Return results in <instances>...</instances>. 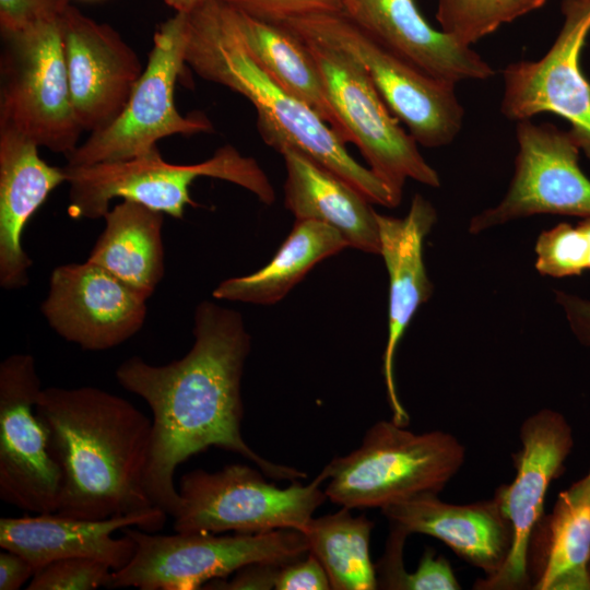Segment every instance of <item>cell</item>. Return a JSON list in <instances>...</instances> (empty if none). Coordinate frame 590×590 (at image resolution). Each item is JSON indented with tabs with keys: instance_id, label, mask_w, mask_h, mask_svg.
Here are the masks:
<instances>
[{
	"instance_id": "cell-1",
	"label": "cell",
	"mask_w": 590,
	"mask_h": 590,
	"mask_svg": "<svg viewBox=\"0 0 590 590\" xmlns=\"http://www.w3.org/2000/svg\"><path fill=\"white\" fill-rule=\"evenodd\" d=\"M192 333L193 344L179 359L152 365L132 356L115 371L119 385L142 398L153 414L145 489L172 517L179 503L176 468L209 447L236 452L274 480L307 476L263 459L243 438L241 378L251 339L241 315L203 300L196 307Z\"/></svg>"
},
{
	"instance_id": "cell-2",
	"label": "cell",
	"mask_w": 590,
	"mask_h": 590,
	"mask_svg": "<svg viewBox=\"0 0 590 590\" xmlns=\"http://www.w3.org/2000/svg\"><path fill=\"white\" fill-rule=\"evenodd\" d=\"M36 412L61 472L57 514L106 519L156 507L145 489L152 420L96 387L42 389Z\"/></svg>"
},
{
	"instance_id": "cell-3",
	"label": "cell",
	"mask_w": 590,
	"mask_h": 590,
	"mask_svg": "<svg viewBox=\"0 0 590 590\" xmlns=\"http://www.w3.org/2000/svg\"><path fill=\"white\" fill-rule=\"evenodd\" d=\"M186 64L200 78L246 97L257 113L263 141L280 154L295 149L339 176L369 202H400L367 167L356 162L335 131L305 102L284 88L248 49L238 12L223 0H206L188 14Z\"/></svg>"
},
{
	"instance_id": "cell-4",
	"label": "cell",
	"mask_w": 590,
	"mask_h": 590,
	"mask_svg": "<svg viewBox=\"0 0 590 590\" xmlns=\"http://www.w3.org/2000/svg\"><path fill=\"white\" fill-rule=\"evenodd\" d=\"M464 461L465 448L452 434H415L382 420L366 432L358 448L326 465L324 493L344 508H382L421 494H439Z\"/></svg>"
},
{
	"instance_id": "cell-5",
	"label": "cell",
	"mask_w": 590,
	"mask_h": 590,
	"mask_svg": "<svg viewBox=\"0 0 590 590\" xmlns=\"http://www.w3.org/2000/svg\"><path fill=\"white\" fill-rule=\"evenodd\" d=\"M70 185L68 212L72 219H99L115 198L131 200L152 210L182 219L187 205L196 206L190 186L199 177H212L238 185L264 204L273 203L274 189L252 157L233 145L219 148L196 164L166 162L157 148L140 156L85 166H63Z\"/></svg>"
},
{
	"instance_id": "cell-6",
	"label": "cell",
	"mask_w": 590,
	"mask_h": 590,
	"mask_svg": "<svg viewBox=\"0 0 590 590\" xmlns=\"http://www.w3.org/2000/svg\"><path fill=\"white\" fill-rule=\"evenodd\" d=\"M278 22L356 58L391 114L406 126L417 144L445 146L460 132L464 110L456 84L428 75L399 57L344 11L310 12Z\"/></svg>"
},
{
	"instance_id": "cell-7",
	"label": "cell",
	"mask_w": 590,
	"mask_h": 590,
	"mask_svg": "<svg viewBox=\"0 0 590 590\" xmlns=\"http://www.w3.org/2000/svg\"><path fill=\"white\" fill-rule=\"evenodd\" d=\"M134 542L130 562L114 570L111 588L196 590L252 563L285 564L308 553L306 535L296 529L261 533L157 534L123 528Z\"/></svg>"
},
{
	"instance_id": "cell-8",
	"label": "cell",
	"mask_w": 590,
	"mask_h": 590,
	"mask_svg": "<svg viewBox=\"0 0 590 590\" xmlns=\"http://www.w3.org/2000/svg\"><path fill=\"white\" fill-rule=\"evenodd\" d=\"M60 15L1 33L0 123L67 158L83 130L71 103Z\"/></svg>"
},
{
	"instance_id": "cell-9",
	"label": "cell",
	"mask_w": 590,
	"mask_h": 590,
	"mask_svg": "<svg viewBox=\"0 0 590 590\" xmlns=\"http://www.w3.org/2000/svg\"><path fill=\"white\" fill-rule=\"evenodd\" d=\"M327 479L324 467L309 484L295 480L281 488L245 464H228L214 472L192 470L179 482L174 530L215 534L303 531L327 498L321 489Z\"/></svg>"
},
{
	"instance_id": "cell-10",
	"label": "cell",
	"mask_w": 590,
	"mask_h": 590,
	"mask_svg": "<svg viewBox=\"0 0 590 590\" xmlns=\"http://www.w3.org/2000/svg\"><path fill=\"white\" fill-rule=\"evenodd\" d=\"M299 36L320 70L339 138L358 148L368 168L399 202L406 179L438 188V173L391 114L359 61L339 47Z\"/></svg>"
},
{
	"instance_id": "cell-11",
	"label": "cell",
	"mask_w": 590,
	"mask_h": 590,
	"mask_svg": "<svg viewBox=\"0 0 590 590\" xmlns=\"http://www.w3.org/2000/svg\"><path fill=\"white\" fill-rule=\"evenodd\" d=\"M187 35L188 14L176 13L160 24L126 107L113 123L79 144L67 157V165L129 160L152 151L166 137L213 132L204 114L182 116L175 106V85L186 66Z\"/></svg>"
},
{
	"instance_id": "cell-12",
	"label": "cell",
	"mask_w": 590,
	"mask_h": 590,
	"mask_svg": "<svg viewBox=\"0 0 590 590\" xmlns=\"http://www.w3.org/2000/svg\"><path fill=\"white\" fill-rule=\"evenodd\" d=\"M40 379L31 354L0 364V498L33 514L57 512L61 472L36 412Z\"/></svg>"
},
{
	"instance_id": "cell-13",
	"label": "cell",
	"mask_w": 590,
	"mask_h": 590,
	"mask_svg": "<svg viewBox=\"0 0 590 590\" xmlns=\"http://www.w3.org/2000/svg\"><path fill=\"white\" fill-rule=\"evenodd\" d=\"M514 176L498 204L474 215L470 234L536 214L590 217V179L569 131L550 122L518 121Z\"/></svg>"
},
{
	"instance_id": "cell-14",
	"label": "cell",
	"mask_w": 590,
	"mask_h": 590,
	"mask_svg": "<svg viewBox=\"0 0 590 590\" xmlns=\"http://www.w3.org/2000/svg\"><path fill=\"white\" fill-rule=\"evenodd\" d=\"M521 447L512 453L516 475L495 491L500 509L512 530V542L502 569L477 579L475 590L531 589L529 547L532 533L544 516L546 492L564 469L574 447L573 429L558 411L541 409L523 420Z\"/></svg>"
},
{
	"instance_id": "cell-15",
	"label": "cell",
	"mask_w": 590,
	"mask_h": 590,
	"mask_svg": "<svg viewBox=\"0 0 590 590\" xmlns=\"http://www.w3.org/2000/svg\"><path fill=\"white\" fill-rule=\"evenodd\" d=\"M562 11L563 26L547 52L503 70L502 113L517 121L542 113L558 115L590 160V82L580 66L590 33V0H563Z\"/></svg>"
},
{
	"instance_id": "cell-16",
	"label": "cell",
	"mask_w": 590,
	"mask_h": 590,
	"mask_svg": "<svg viewBox=\"0 0 590 590\" xmlns=\"http://www.w3.org/2000/svg\"><path fill=\"white\" fill-rule=\"evenodd\" d=\"M146 298L104 268L86 260L56 267L40 309L66 341L85 351L113 349L137 334Z\"/></svg>"
},
{
	"instance_id": "cell-17",
	"label": "cell",
	"mask_w": 590,
	"mask_h": 590,
	"mask_svg": "<svg viewBox=\"0 0 590 590\" xmlns=\"http://www.w3.org/2000/svg\"><path fill=\"white\" fill-rule=\"evenodd\" d=\"M71 103L83 131H99L126 107L143 72L138 54L110 25L69 4L60 15Z\"/></svg>"
},
{
	"instance_id": "cell-18",
	"label": "cell",
	"mask_w": 590,
	"mask_h": 590,
	"mask_svg": "<svg viewBox=\"0 0 590 590\" xmlns=\"http://www.w3.org/2000/svg\"><path fill=\"white\" fill-rule=\"evenodd\" d=\"M167 512L158 507L106 519H81L57 512L0 519V546L27 558L36 570L68 557H88L108 564L114 570L125 567L133 556L134 542L126 534L113 533L127 527L157 532Z\"/></svg>"
},
{
	"instance_id": "cell-19",
	"label": "cell",
	"mask_w": 590,
	"mask_h": 590,
	"mask_svg": "<svg viewBox=\"0 0 590 590\" xmlns=\"http://www.w3.org/2000/svg\"><path fill=\"white\" fill-rule=\"evenodd\" d=\"M437 220L434 205L414 194L403 217L377 212L380 252L389 275L388 337L382 357V375L392 421L408 426L410 416L402 405L394 380V357L399 343L418 308L434 291L424 259L423 245Z\"/></svg>"
},
{
	"instance_id": "cell-20",
	"label": "cell",
	"mask_w": 590,
	"mask_h": 590,
	"mask_svg": "<svg viewBox=\"0 0 590 590\" xmlns=\"http://www.w3.org/2000/svg\"><path fill=\"white\" fill-rule=\"evenodd\" d=\"M381 509L391 528L405 534L438 539L484 577L504 566L512 542V530L494 495L472 504H449L438 494H421Z\"/></svg>"
},
{
	"instance_id": "cell-21",
	"label": "cell",
	"mask_w": 590,
	"mask_h": 590,
	"mask_svg": "<svg viewBox=\"0 0 590 590\" xmlns=\"http://www.w3.org/2000/svg\"><path fill=\"white\" fill-rule=\"evenodd\" d=\"M343 11L392 52L438 80H485L492 67L471 46L434 28L414 0H344Z\"/></svg>"
},
{
	"instance_id": "cell-22",
	"label": "cell",
	"mask_w": 590,
	"mask_h": 590,
	"mask_svg": "<svg viewBox=\"0 0 590 590\" xmlns=\"http://www.w3.org/2000/svg\"><path fill=\"white\" fill-rule=\"evenodd\" d=\"M38 145L16 129L0 123V286L17 290L28 283L32 260L24 251V228L49 193L67 176L50 166Z\"/></svg>"
},
{
	"instance_id": "cell-23",
	"label": "cell",
	"mask_w": 590,
	"mask_h": 590,
	"mask_svg": "<svg viewBox=\"0 0 590 590\" xmlns=\"http://www.w3.org/2000/svg\"><path fill=\"white\" fill-rule=\"evenodd\" d=\"M284 204L295 220H312L335 228L347 246L379 255L377 212L362 193L295 149H285Z\"/></svg>"
},
{
	"instance_id": "cell-24",
	"label": "cell",
	"mask_w": 590,
	"mask_h": 590,
	"mask_svg": "<svg viewBox=\"0 0 590 590\" xmlns=\"http://www.w3.org/2000/svg\"><path fill=\"white\" fill-rule=\"evenodd\" d=\"M590 470L562 491L529 547L533 590H590Z\"/></svg>"
},
{
	"instance_id": "cell-25",
	"label": "cell",
	"mask_w": 590,
	"mask_h": 590,
	"mask_svg": "<svg viewBox=\"0 0 590 590\" xmlns=\"http://www.w3.org/2000/svg\"><path fill=\"white\" fill-rule=\"evenodd\" d=\"M104 219L105 228L87 260L150 298L164 276V213L123 200Z\"/></svg>"
},
{
	"instance_id": "cell-26",
	"label": "cell",
	"mask_w": 590,
	"mask_h": 590,
	"mask_svg": "<svg viewBox=\"0 0 590 590\" xmlns=\"http://www.w3.org/2000/svg\"><path fill=\"white\" fill-rule=\"evenodd\" d=\"M347 246L333 227L312 220H295L294 226L267 266L222 281L213 291L219 300L273 305L284 298L307 273Z\"/></svg>"
},
{
	"instance_id": "cell-27",
	"label": "cell",
	"mask_w": 590,
	"mask_h": 590,
	"mask_svg": "<svg viewBox=\"0 0 590 590\" xmlns=\"http://www.w3.org/2000/svg\"><path fill=\"white\" fill-rule=\"evenodd\" d=\"M237 12L244 40L257 61L337 133L320 70L304 38L281 22Z\"/></svg>"
},
{
	"instance_id": "cell-28",
	"label": "cell",
	"mask_w": 590,
	"mask_h": 590,
	"mask_svg": "<svg viewBox=\"0 0 590 590\" xmlns=\"http://www.w3.org/2000/svg\"><path fill=\"white\" fill-rule=\"evenodd\" d=\"M374 522L342 507L334 514L311 518L302 531L309 551L323 566L332 590L378 589L369 555Z\"/></svg>"
},
{
	"instance_id": "cell-29",
	"label": "cell",
	"mask_w": 590,
	"mask_h": 590,
	"mask_svg": "<svg viewBox=\"0 0 590 590\" xmlns=\"http://www.w3.org/2000/svg\"><path fill=\"white\" fill-rule=\"evenodd\" d=\"M546 0H438L437 20L441 30L471 46L544 5Z\"/></svg>"
},
{
	"instance_id": "cell-30",
	"label": "cell",
	"mask_w": 590,
	"mask_h": 590,
	"mask_svg": "<svg viewBox=\"0 0 590 590\" xmlns=\"http://www.w3.org/2000/svg\"><path fill=\"white\" fill-rule=\"evenodd\" d=\"M404 542L389 539L382 557L375 565L377 586L390 590H459L450 563L426 546L417 568L406 573L403 565Z\"/></svg>"
},
{
	"instance_id": "cell-31",
	"label": "cell",
	"mask_w": 590,
	"mask_h": 590,
	"mask_svg": "<svg viewBox=\"0 0 590 590\" xmlns=\"http://www.w3.org/2000/svg\"><path fill=\"white\" fill-rule=\"evenodd\" d=\"M534 250L535 269L544 276L562 279L590 271V217L576 226L563 222L542 231Z\"/></svg>"
},
{
	"instance_id": "cell-32",
	"label": "cell",
	"mask_w": 590,
	"mask_h": 590,
	"mask_svg": "<svg viewBox=\"0 0 590 590\" xmlns=\"http://www.w3.org/2000/svg\"><path fill=\"white\" fill-rule=\"evenodd\" d=\"M114 569L106 563L88 557H68L38 568L28 590H94L111 588Z\"/></svg>"
},
{
	"instance_id": "cell-33",
	"label": "cell",
	"mask_w": 590,
	"mask_h": 590,
	"mask_svg": "<svg viewBox=\"0 0 590 590\" xmlns=\"http://www.w3.org/2000/svg\"><path fill=\"white\" fill-rule=\"evenodd\" d=\"M247 14L281 21L290 16L318 12L343 11L344 0H223Z\"/></svg>"
},
{
	"instance_id": "cell-34",
	"label": "cell",
	"mask_w": 590,
	"mask_h": 590,
	"mask_svg": "<svg viewBox=\"0 0 590 590\" xmlns=\"http://www.w3.org/2000/svg\"><path fill=\"white\" fill-rule=\"evenodd\" d=\"M70 0H0L1 33L19 31L37 20L60 15Z\"/></svg>"
},
{
	"instance_id": "cell-35",
	"label": "cell",
	"mask_w": 590,
	"mask_h": 590,
	"mask_svg": "<svg viewBox=\"0 0 590 590\" xmlns=\"http://www.w3.org/2000/svg\"><path fill=\"white\" fill-rule=\"evenodd\" d=\"M276 590H328L331 589L328 575L318 558L307 553L280 566L274 581Z\"/></svg>"
},
{
	"instance_id": "cell-36",
	"label": "cell",
	"mask_w": 590,
	"mask_h": 590,
	"mask_svg": "<svg viewBox=\"0 0 590 590\" xmlns=\"http://www.w3.org/2000/svg\"><path fill=\"white\" fill-rule=\"evenodd\" d=\"M278 563H252L235 571L231 580L225 578L206 582L202 589L243 590L274 589V581L280 566Z\"/></svg>"
},
{
	"instance_id": "cell-37",
	"label": "cell",
	"mask_w": 590,
	"mask_h": 590,
	"mask_svg": "<svg viewBox=\"0 0 590 590\" xmlns=\"http://www.w3.org/2000/svg\"><path fill=\"white\" fill-rule=\"evenodd\" d=\"M555 298L576 339L590 347V299L563 291H555Z\"/></svg>"
},
{
	"instance_id": "cell-38",
	"label": "cell",
	"mask_w": 590,
	"mask_h": 590,
	"mask_svg": "<svg viewBox=\"0 0 590 590\" xmlns=\"http://www.w3.org/2000/svg\"><path fill=\"white\" fill-rule=\"evenodd\" d=\"M36 568L24 556L2 548L0 553V590H17L34 576Z\"/></svg>"
},
{
	"instance_id": "cell-39",
	"label": "cell",
	"mask_w": 590,
	"mask_h": 590,
	"mask_svg": "<svg viewBox=\"0 0 590 590\" xmlns=\"http://www.w3.org/2000/svg\"><path fill=\"white\" fill-rule=\"evenodd\" d=\"M168 7L174 9L176 13L189 14L199 8L206 0H163Z\"/></svg>"
},
{
	"instance_id": "cell-40",
	"label": "cell",
	"mask_w": 590,
	"mask_h": 590,
	"mask_svg": "<svg viewBox=\"0 0 590 590\" xmlns=\"http://www.w3.org/2000/svg\"><path fill=\"white\" fill-rule=\"evenodd\" d=\"M589 571H590V563H589Z\"/></svg>"
}]
</instances>
